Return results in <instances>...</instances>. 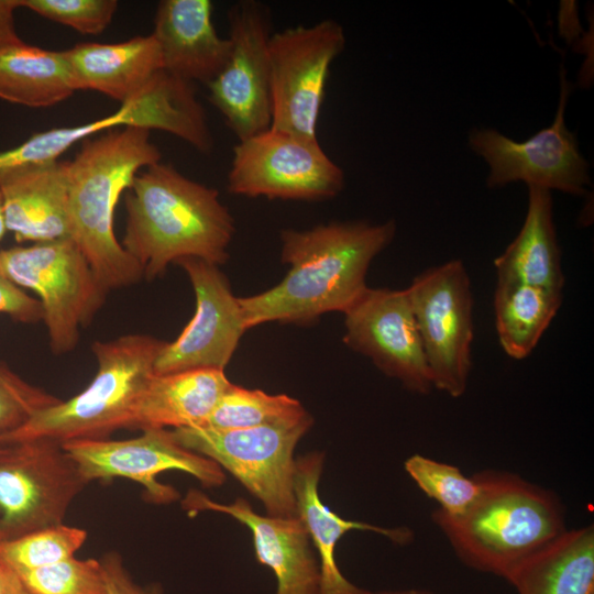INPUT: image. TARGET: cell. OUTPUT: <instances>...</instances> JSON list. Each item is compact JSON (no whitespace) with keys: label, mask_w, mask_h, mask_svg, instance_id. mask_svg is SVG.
I'll return each instance as SVG.
<instances>
[{"label":"cell","mask_w":594,"mask_h":594,"mask_svg":"<svg viewBox=\"0 0 594 594\" xmlns=\"http://www.w3.org/2000/svg\"><path fill=\"white\" fill-rule=\"evenodd\" d=\"M344 45V30L331 19L272 33L268 42L272 128L318 140V120L330 66Z\"/></svg>","instance_id":"12"},{"label":"cell","mask_w":594,"mask_h":594,"mask_svg":"<svg viewBox=\"0 0 594 594\" xmlns=\"http://www.w3.org/2000/svg\"><path fill=\"white\" fill-rule=\"evenodd\" d=\"M75 90H95L121 105L138 97L163 70L152 34L120 43H80L64 51Z\"/></svg>","instance_id":"22"},{"label":"cell","mask_w":594,"mask_h":594,"mask_svg":"<svg viewBox=\"0 0 594 594\" xmlns=\"http://www.w3.org/2000/svg\"><path fill=\"white\" fill-rule=\"evenodd\" d=\"M4 446H0V453L3 451Z\"/></svg>","instance_id":"40"},{"label":"cell","mask_w":594,"mask_h":594,"mask_svg":"<svg viewBox=\"0 0 594 594\" xmlns=\"http://www.w3.org/2000/svg\"><path fill=\"white\" fill-rule=\"evenodd\" d=\"M0 594H32L19 575L0 560Z\"/></svg>","instance_id":"37"},{"label":"cell","mask_w":594,"mask_h":594,"mask_svg":"<svg viewBox=\"0 0 594 594\" xmlns=\"http://www.w3.org/2000/svg\"><path fill=\"white\" fill-rule=\"evenodd\" d=\"M116 0H20V8L69 26L81 34L97 35L111 23Z\"/></svg>","instance_id":"32"},{"label":"cell","mask_w":594,"mask_h":594,"mask_svg":"<svg viewBox=\"0 0 594 594\" xmlns=\"http://www.w3.org/2000/svg\"><path fill=\"white\" fill-rule=\"evenodd\" d=\"M231 51L219 75L207 85L209 99L238 141L271 127L268 42L273 33L267 6L235 2L228 12Z\"/></svg>","instance_id":"15"},{"label":"cell","mask_w":594,"mask_h":594,"mask_svg":"<svg viewBox=\"0 0 594 594\" xmlns=\"http://www.w3.org/2000/svg\"><path fill=\"white\" fill-rule=\"evenodd\" d=\"M324 455L312 451L295 460L294 494L296 513L305 525L319 557L320 594H370L371 591L350 582L336 560V547L349 531H373L392 542L406 546L414 539L408 527L385 528L363 521L344 519L330 509L319 496V481Z\"/></svg>","instance_id":"21"},{"label":"cell","mask_w":594,"mask_h":594,"mask_svg":"<svg viewBox=\"0 0 594 594\" xmlns=\"http://www.w3.org/2000/svg\"><path fill=\"white\" fill-rule=\"evenodd\" d=\"M87 531L65 524L0 541V560L15 572L43 568L75 557Z\"/></svg>","instance_id":"30"},{"label":"cell","mask_w":594,"mask_h":594,"mask_svg":"<svg viewBox=\"0 0 594 594\" xmlns=\"http://www.w3.org/2000/svg\"><path fill=\"white\" fill-rule=\"evenodd\" d=\"M18 8H20V0H0V47L21 41L14 20Z\"/></svg>","instance_id":"36"},{"label":"cell","mask_w":594,"mask_h":594,"mask_svg":"<svg viewBox=\"0 0 594 594\" xmlns=\"http://www.w3.org/2000/svg\"><path fill=\"white\" fill-rule=\"evenodd\" d=\"M396 223L332 221L280 232V258L289 266L272 288L239 297L246 329L266 322L309 324L345 312L367 288L372 261L389 245Z\"/></svg>","instance_id":"1"},{"label":"cell","mask_w":594,"mask_h":594,"mask_svg":"<svg viewBox=\"0 0 594 594\" xmlns=\"http://www.w3.org/2000/svg\"><path fill=\"white\" fill-rule=\"evenodd\" d=\"M124 205L120 243L144 278L155 279L184 258L218 266L228 261L234 219L216 188L160 161L135 175Z\"/></svg>","instance_id":"2"},{"label":"cell","mask_w":594,"mask_h":594,"mask_svg":"<svg viewBox=\"0 0 594 594\" xmlns=\"http://www.w3.org/2000/svg\"><path fill=\"white\" fill-rule=\"evenodd\" d=\"M121 127L165 131L204 154L213 147V138L194 84L162 70L138 97L122 103L116 112L81 125L35 133L23 143L1 151L0 170L56 161L77 142Z\"/></svg>","instance_id":"7"},{"label":"cell","mask_w":594,"mask_h":594,"mask_svg":"<svg viewBox=\"0 0 594 594\" xmlns=\"http://www.w3.org/2000/svg\"><path fill=\"white\" fill-rule=\"evenodd\" d=\"M344 343L369 358L407 391L429 394L433 386L420 334L405 289L367 287L344 312Z\"/></svg>","instance_id":"16"},{"label":"cell","mask_w":594,"mask_h":594,"mask_svg":"<svg viewBox=\"0 0 594 594\" xmlns=\"http://www.w3.org/2000/svg\"><path fill=\"white\" fill-rule=\"evenodd\" d=\"M182 507L189 517L200 512H215L246 526L252 534L256 560L270 568L276 578V594H320L319 561L298 516H263L242 497L221 504L197 490L188 491Z\"/></svg>","instance_id":"18"},{"label":"cell","mask_w":594,"mask_h":594,"mask_svg":"<svg viewBox=\"0 0 594 594\" xmlns=\"http://www.w3.org/2000/svg\"><path fill=\"white\" fill-rule=\"evenodd\" d=\"M89 483L63 448L51 439L4 446L0 453V541L64 524Z\"/></svg>","instance_id":"9"},{"label":"cell","mask_w":594,"mask_h":594,"mask_svg":"<svg viewBox=\"0 0 594 594\" xmlns=\"http://www.w3.org/2000/svg\"><path fill=\"white\" fill-rule=\"evenodd\" d=\"M0 314L16 322L36 323L43 320V309L37 300L16 286L0 267Z\"/></svg>","instance_id":"34"},{"label":"cell","mask_w":594,"mask_h":594,"mask_svg":"<svg viewBox=\"0 0 594 594\" xmlns=\"http://www.w3.org/2000/svg\"><path fill=\"white\" fill-rule=\"evenodd\" d=\"M370 594H436L425 588H404V590H382L372 592Z\"/></svg>","instance_id":"38"},{"label":"cell","mask_w":594,"mask_h":594,"mask_svg":"<svg viewBox=\"0 0 594 594\" xmlns=\"http://www.w3.org/2000/svg\"><path fill=\"white\" fill-rule=\"evenodd\" d=\"M404 469L420 491L437 502V508L448 516L462 515L481 492L475 473L466 476L458 466L422 454L407 458Z\"/></svg>","instance_id":"29"},{"label":"cell","mask_w":594,"mask_h":594,"mask_svg":"<svg viewBox=\"0 0 594 594\" xmlns=\"http://www.w3.org/2000/svg\"><path fill=\"white\" fill-rule=\"evenodd\" d=\"M7 231L18 243L72 238L69 161H51L0 170Z\"/></svg>","instance_id":"19"},{"label":"cell","mask_w":594,"mask_h":594,"mask_svg":"<svg viewBox=\"0 0 594 594\" xmlns=\"http://www.w3.org/2000/svg\"><path fill=\"white\" fill-rule=\"evenodd\" d=\"M101 566L107 587V594H162L156 586H143L136 583L122 558L117 552H108L101 559Z\"/></svg>","instance_id":"35"},{"label":"cell","mask_w":594,"mask_h":594,"mask_svg":"<svg viewBox=\"0 0 594 594\" xmlns=\"http://www.w3.org/2000/svg\"><path fill=\"white\" fill-rule=\"evenodd\" d=\"M176 264L184 268L194 288L195 314L173 342H165L155 360L154 373L224 371L248 330L239 297L233 295L218 265L198 258H184Z\"/></svg>","instance_id":"17"},{"label":"cell","mask_w":594,"mask_h":594,"mask_svg":"<svg viewBox=\"0 0 594 594\" xmlns=\"http://www.w3.org/2000/svg\"><path fill=\"white\" fill-rule=\"evenodd\" d=\"M163 70L191 84H210L226 65L231 42L218 34L210 0H163L154 30Z\"/></svg>","instance_id":"20"},{"label":"cell","mask_w":594,"mask_h":594,"mask_svg":"<svg viewBox=\"0 0 594 594\" xmlns=\"http://www.w3.org/2000/svg\"><path fill=\"white\" fill-rule=\"evenodd\" d=\"M164 344L163 340L140 333L94 342L91 351L98 369L89 385L0 436V446L38 438L62 443L105 439L118 429L129 428L133 407L154 374L155 360Z\"/></svg>","instance_id":"5"},{"label":"cell","mask_w":594,"mask_h":594,"mask_svg":"<svg viewBox=\"0 0 594 594\" xmlns=\"http://www.w3.org/2000/svg\"><path fill=\"white\" fill-rule=\"evenodd\" d=\"M162 160L150 130L121 127L81 141L69 161L68 211L76 242L101 286L110 292L143 278L141 266L117 240L116 206L135 175Z\"/></svg>","instance_id":"4"},{"label":"cell","mask_w":594,"mask_h":594,"mask_svg":"<svg viewBox=\"0 0 594 594\" xmlns=\"http://www.w3.org/2000/svg\"><path fill=\"white\" fill-rule=\"evenodd\" d=\"M309 416L299 400L286 395H271L230 383L204 428L228 430L285 424Z\"/></svg>","instance_id":"28"},{"label":"cell","mask_w":594,"mask_h":594,"mask_svg":"<svg viewBox=\"0 0 594 594\" xmlns=\"http://www.w3.org/2000/svg\"><path fill=\"white\" fill-rule=\"evenodd\" d=\"M62 444L88 483L128 479L139 483L145 499L153 504H169L179 498L173 486L157 480L166 471L185 472L205 487H217L226 481L224 471L215 461L179 444L167 429L143 430L124 440L86 439Z\"/></svg>","instance_id":"14"},{"label":"cell","mask_w":594,"mask_h":594,"mask_svg":"<svg viewBox=\"0 0 594 594\" xmlns=\"http://www.w3.org/2000/svg\"><path fill=\"white\" fill-rule=\"evenodd\" d=\"M563 292L497 282L493 307L498 342L512 359L530 355L556 317Z\"/></svg>","instance_id":"27"},{"label":"cell","mask_w":594,"mask_h":594,"mask_svg":"<svg viewBox=\"0 0 594 594\" xmlns=\"http://www.w3.org/2000/svg\"><path fill=\"white\" fill-rule=\"evenodd\" d=\"M560 99L551 125L524 142H516L497 130L473 129L469 146L488 165L486 185L498 188L524 182L548 190L575 196L587 193L590 165L580 152L578 140L565 124V107L572 90L565 69L560 72Z\"/></svg>","instance_id":"13"},{"label":"cell","mask_w":594,"mask_h":594,"mask_svg":"<svg viewBox=\"0 0 594 594\" xmlns=\"http://www.w3.org/2000/svg\"><path fill=\"white\" fill-rule=\"evenodd\" d=\"M481 492L460 516L438 508L431 520L468 568L508 581L569 529L561 498L518 474L475 473Z\"/></svg>","instance_id":"3"},{"label":"cell","mask_w":594,"mask_h":594,"mask_svg":"<svg viewBox=\"0 0 594 594\" xmlns=\"http://www.w3.org/2000/svg\"><path fill=\"white\" fill-rule=\"evenodd\" d=\"M527 187L528 206L522 227L506 250L494 260L497 282L563 292L564 275L551 191Z\"/></svg>","instance_id":"24"},{"label":"cell","mask_w":594,"mask_h":594,"mask_svg":"<svg viewBox=\"0 0 594 594\" xmlns=\"http://www.w3.org/2000/svg\"><path fill=\"white\" fill-rule=\"evenodd\" d=\"M0 267L16 286L37 295L56 355L76 348L80 328L92 321L108 294L72 238L2 249Z\"/></svg>","instance_id":"6"},{"label":"cell","mask_w":594,"mask_h":594,"mask_svg":"<svg viewBox=\"0 0 594 594\" xmlns=\"http://www.w3.org/2000/svg\"><path fill=\"white\" fill-rule=\"evenodd\" d=\"M344 172L318 140L268 129L238 141L228 190L249 198L321 201L344 188Z\"/></svg>","instance_id":"10"},{"label":"cell","mask_w":594,"mask_h":594,"mask_svg":"<svg viewBox=\"0 0 594 594\" xmlns=\"http://www.w3.org/2000/svg\"><path fill=\"white\" fill-rule=\"evenodd\" d=\"M406 290L433 388L461 397L468 388L474 334L471 280L463 262L431 267Z\"/></svg>","instance_id":"11"},{"label":"cell","mask_w":594,"mask_h":594,"mask_svg":"<svg viewBox=\"0 0 594 594\" xmlns=\"http://www.w3.org/2000/svg\"><path fill=\"white\" fill-rule=\"evenodd\" d=\"M230 383L222 370L154 373L133 407L129 429L200 427Z\"/></svg>","instance_id":"23"},{"label":"cell","mask_w":594,"mask_h":594,"mask_svg":"<svg viewBox=\"0 0 594 594\" xmlns=\"http://www.w3.org/2000/svg\"><path fill=\"white\" fill-rule=\"evenodd\" d=\"M6 233H7V228H6L4 219H3L2 200H1V194H0V241L6 235Z\"/></svg>","instance_id":"39"},{"label":"cell","mask_w":594,"mask_h":594,"mask_svg":"<svg viewBox=\"0 0 594 594\" xmlns=\"http://www.w3.org/2000/svg\"><path fill=\"white\" fill-rule=\"evenodd\" d=\"M75 88L64 51L19 42L0 47V99L46 108L69 98Z\"/></svg>","instance_id":"26"},{"label":"cell","mask_w":594,"mask_h":594,"mask_svg":"<svg viewBox=\"0 0 594 594\" xmlns=\"http://www.w3.org/2000/svg\"><path fill=\"white\" fill-rule=\"evenodd\" d=\"M15 573L32 594H107L101 562L97 559L72 557Z\"/></svg>","instance_id":"31"},{"label":"cell","mask_w":594,"mask_h":594,"mask_svg":"<svg viewBox=\"0 0 594 594\" xmlns=\"http://www.w3.org/2000/svg\"><path fill=\"white\" fill-rule=\"evenodd\" d=\"M507 582L517 594H594V526L568 529Z\"/></svg>","instance_id":"25"},{"label":"cell","mask_w":594,"mask_h":594,"mask_svg":"<svg viewBox=\"0 0 594 594\" xmlns=\"http://www.w3.org/2000/svg\"><path fill=\"white\" fill-rule=\"evenodd\" d=\"M59 400L0 362V436L14 431L38 410Z\"/></svg>","instance_id":"33"},{"label":"cell","mask_w":594,"mask_h":594,"mask_svg":"<svg viewBox=\"0 0 594 594\" xmlns=\"http://www.w3.org/2000/svg\"><path fill=\"white\" fill-rule=\"evenodd\" d=\"M311 416L285 424L217 430L173 429L183 447L215 461L231 473L274 517L297 516L294 450L312 426Z\"/></svg>","instance_id":"8"}]
</instances>
